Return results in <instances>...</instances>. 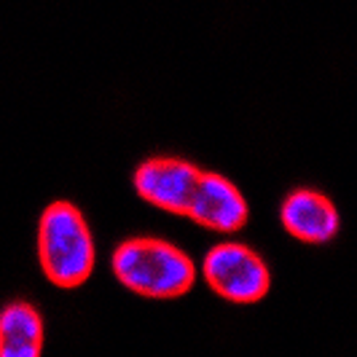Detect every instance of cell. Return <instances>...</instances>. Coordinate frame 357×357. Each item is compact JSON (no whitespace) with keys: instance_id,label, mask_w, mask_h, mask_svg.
Listing matches in <instances>:
<instances>
[{"instance_id":"6","label":"cell","mask_w":357,"mask_h":357,"mask_svg":"<svg viewBox=\"0 0 357 357\" xmlns=\"http://www.w3.org/2000/svg\"><path fill=\"white\" fill-rule=\"evenodd\" d=\"M280 220L290 236L306 245H325L341 229L336 204L314 188H298L287 194L280 207Z\"/></svg>"},{"instance_id":"2","label":"cell","mask_w":357,"mask_h":357,"mask_svg":"<svg viewBox=\"0 0 357 357\" xmlns=\"http://www.w3.org/2000/svg\"><path fill=\"white\" fill-rule=\"evenodd\" d=\"M94 239L81 210L70 202H52L38 223V261L52 285L81 287L94 271Z\"/></svg>"},{"instance_id":"1","label":"cell","mask_w":357,"mask_h":357,"mask_svg":"<svg viewBox=\"0 0 357 357\" xmlns=\"http://www.w3.org/2000/svg\"><path fill=\"white\" fill-rule=\"evenodd\" d=\"M116 280L145 298H180L197 282L194 261L178 245L159 236L124 239L110 258Z\"/></svg>"},{"instance_id":"7","label":"cell","mask_w":357,"mask_h":357,"mask_svg":"<svg viewBox=\"0 0 357 357\" xmlns=\"http://www.w3.org/2000/svg\"><path fill=\"white\" fill-rule=\"evenodd\" d=\"M43 317L27 301H11L0 309V357H40Z\"/></svg>"},{"instance_id":"4","label":"cell","mask_w":357,"mask_h":357,"mask_svg":"<svg viewBox=\"0 0 357 357\" xmlns=\"http://www.w3.org/2000/svg\"><path fill=\"white\" fill-rule=\"evenodd\" d=\"M202 172V167L178 156H153L135 169V191L143 202L164 213L188 218Z\"/></svg>"},{"instance_id":"5","label":"cell","mask_w":357,"mask_h":357,"mask_svg":"<svg viewBox=\"0 0 357 357\" xmlns=\"http://www.w3.org/2000/svg\"><path fill=\"white\" fill-rule=\"evenodd\" d=\"M188 218L210 231L234 234L248 226L250 210H248V202L242 197V191L231 180L223 178L220 172L204 169Z\"/></svg>"},{"instance_id":"3","label":"cell","mask_w":357,"mask_h":357,"mask_svg":"<svg viewBox=\"0 0 357 357\" xmlns=\"http://www.w3.org/2000/svg\"><path fill=\"white\" fill-rule=\"evenodd\" d=\"M202 271L207 285L231 304H258L271 287L264 258L242 242H220L210 248Z\"/></svg>"}]
</instances>
